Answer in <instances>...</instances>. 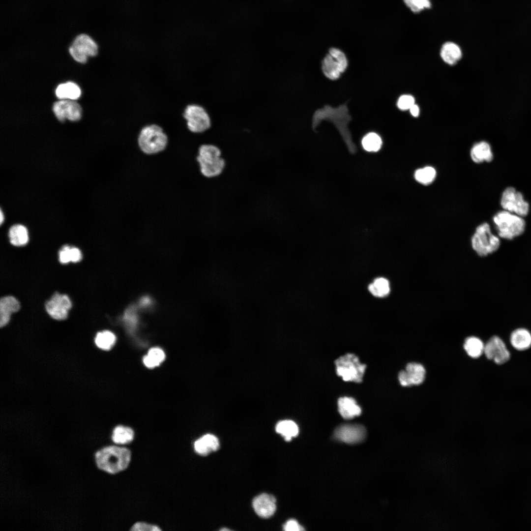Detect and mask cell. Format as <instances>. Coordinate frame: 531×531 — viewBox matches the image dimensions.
Masks as SVG:
<instances>
[{
    "label": "cell",
    "instance_id": "obj_19",
    "mask_svg": "<svg viewBox=\"0 0 531 531\" xmlns=\"http://www.w3.org/2000/svg\"><path fill=\"white\" fill-rule=\"evenodd\" d=\"M219 442L217 437L210 434H206L197 439L194 443L196 453L200 455L206 456L212 451L217 450Z\"/></svg>",
    "mask_w": 531,
    "mask_h": 531
},
{
    "label": "cell",
    "instance_id": "obj_15",
    "mask_svg": "<svg viewBox=\"0 0 531 531\" xmlns=\"http://www.w3.org/2000/svg\"><path fill=\"white\" fill-rule=\"evenodd\" d=\"M425 375V370L421 364L412 362L407 365L405 370L399 372L398 380L403 386L418 385L423 382Z\"/></svg>",
    "mask_w": 531,
    "mask_h": 531
},
{
    "label": "cell",
    "instance_id": "obj_28",
    "mask_svg": "<svg viewBox=\"0 0 531 531\" xmlns=\"http://www.w3.org/2000/svg\"><path fill=\"white\" fill-rule=\"evenodd\" d=\"M276 431L280 434L287 441H290L298 434V427L297 424L291 420H284L279 421L276 426Z\"/></svg>",
    "mask_w": 531,
    "mask_h": 531
},
{
    "label": "cell",
    "instance_id": "obj_13",
    "mask_svg": "<svg viewBox=\"0 0 531 531\" xmlns=\"http://www.w3.org/2000/svg\"><path fill=\"white\" fill-rule=\"evenodd\" d=\"M365 427L358 424H345L338 426L334 431V438L340 441L354 444L362 441L366 437Z\"/></svg>",
    "mask_w": 531,
    "mask_h": 531
},
{
    "label": "cell",
    "instance_id": "obj_6",
    "mask_svg": "<svg viewBox=\"0 0 531 531\" xmlns=\"http://www.w3.org/2000/svg\"><path fill=\"white\" fill-rule=\"evenodd\" d=\"M183 116L188 130L193 133H204L212 128L213 122L210 114L200 104L188 105L184 110Z\"/></svg>",
    "mask_w": 531,
    "mask_h": 531
},
{
    "label": "cell",
    "instance_id": "obj_16",
    "mask_svg": "<svg viewBox=\"0 0 531 531\" xmlns=\"http://www.w3.org/2000/svg\"><path fill=\"white\" fill-rule=\"evenodd\" d=\"M252 504L257 515L264 518L271 516L276 509L275 498L266 493L256 497L253 501Z\"/></svg>",
    "mask_w": 531,
    "mask_h": 531
},
{
    "label": "cell",
    "instance_id": "obj_27",
    "mask_svg": "<svg viewBox=\"0 0 531 531\" xmlns=\"http://www.w3.org/2000/svg\"><path fill=\"white\" fill-rule=\"evenodd\" d=\"M82 258V254L79 248L67 245L63 246L59 253V261L63 264L78 263Z\"/></svg>",
    "mask_w": 531,
    "mask_h": 531
},
{
    "label": "cell",
    "instance_id": "obj_4",
    "mask_svg": "<svg viewBox=\"0 0 531 531\" xmlns=\"http://www.w3.org/2000/svg\"><path fill=\"white\" fill-rule=\"evenodd\" d=\"M168 137L158 125L144 126L140 131L138 143L140 149L147 154H154L164 150L168 144Z\"/></svg>",
    "mask_w": 531,
    "mask_h": 531
},
{
    "label": "cell",
    "instance_id": "obj_33",
    "mask_svg": "<svg viewBox=\"0 0 531 531\" xmlns=\"http://www.w3.org/2000/svg\"><path fill=\"white\" fill-rule=\"evenodd\" d=\"M116 336L112 332L105 330L98 332L95 338L96 346L104 350H110L116 342Z\"/></svg>",
    "mask_w": 531,
    "mask_h": 531
},
{
    "label": "cell",
    "instance_id": "obj_20",
    "mask_svg": "<svg viewBox=\"0 0 531 531\" xmlns=\"http://www.w3.org/2000/svg\"><path fill=\"white\" fill-rule=\"evenodd\" d=\"M338 407L339 413L346 419L353 418L361 413L360 407L352 397L339 398L338 400Z\"/></svg>",
    "mask_w": 531,
    "mask_h": 531
},
{
    "label": "cell",
    "instance_id": "obj_9",
    "mask_svg": "<svg viewBox=\"0 0 531 531\" xmlns=\"http://www.w3.org/2000/svg\"><path fill=\"white\" fill-rule=\"evenodd\" d=\"M326 118L332 121L341 132L347 133L348 130L347 126L351 120V117L345 104L337 108L325 106L324 108L316 111L313 116V127H316L318 121L321 119Z\"/></svg>",
    "mask_w": 531,
    "mask_h": 531
},
{
    "label": "cell",
    "instance_id": "obj_23",
    "mask_svg": "<svg viewBox=\"0 0 531 531\" xmlns=\"http://www.w3.org/2000/svg\"><path fill=\"white\" fill-rule=\"evenodd\" d=\"M9 241L15 246H23L29 241V233L27 228L22 224L12 225L8 231Z\"/></svg>",
    "mask_w": 531,
    "mask_h": 531
},
{
    "label": "cell",
    "instance_id": "obj_12",
    "mask_svg": "<svg viewBox=\"0 0 531 531\" xmlns=\"http://www.w3.org/2000/svg\"><path fill=\"white\" fill-rule=\"evenodd\" d=\"M484 354L486 357L498 364H502L510 359V354L503 341L499 336L491 337L484 345Z\"/></svg>",
    "mask_w": 531,
    "mask_h": 531
},
{
    "label": "cell",
    "instance_id": "obj_38",
    "mask_svg": "<svg viewBox=\"0 0 531 531\" xmlns=\"http://www.w3.org/2000/svg\"><path fill=\"white\" fill-rule=\"evenodd\" d=\"M130 530L134 531H161V529L156 525L150 524L144 522H138L132 526Z\"/></svg>",
    "mask_w": 531,
    "mask_h": 531
},
{
    "label": "cell",
    "instance_id": "obj_22",
    "mask_svg": "<svg viewBox=\"0 0 531 531\" xmlns=\"http://www.w3.org/2000/svg\"><path fill=\"white\" fill-rule=\"evenodd\" d=\"M462 51L460 47L452 42L444 43L441 49V57L446 63L453 65L462 57Z\"/></svg>",
    "mask_w": 531,
    "mask_h": 531
},
{
    "label": "cell",
    "instance_id": "obj_18",
    "mask_svg": "<svg viewBox=\"0 0 531 531\" xmlns=\"http://www.w3.org/2000/svg\"><path fill=\"white\" fill-rule=\"evenodd\" d=\"M470 155L472 160L475 163L491 162L494 155L490 145L486 141L475 143L472 148Z\"/></svg>",
    "mask_w": 531,
    "mask_h": 531
},
{
    "label": "cell",
    "instance_id": "obj_24",
    "mask_svg": "<svg viewBox=\"0 0 531 531\" xmlns=\"http://www.w3.org/2000/svg\"><path fill=\"white\" fill-rule=\"evenodd\" d=\"M81 94L79 87L74 83L69 82L59 85L56 89L57 97L61 99L75 100Z\"/></svg>",
    "mask_w": 531,
    "mask_h": 531
},
{
    "label": "cell",
    "instance_id": "obj_11",
    "mask_svg": "<svg viewBox=\"0 0 531 531\" xmlns=\"http://www.w3.org/2000/svg\"><path fill=\"white\" fill-rule=\"evenodd\" d=\"M71 306V301L68 296L58 293H55L45 304L47 313L57 320L65 319Z\"/></svg>",
    "mask_w": 531,
    "mask_h": 531
},
{
    "label": "cell",
    "instance_id": "obj_29",
    "mask_svg": "<svg viewBox=\"0 0 531 531\" xmlns=\"http://www.w3.org/2000/svg\"><path fill=\"white\" fill-rule=\"evenodd\" d=\"M464 347L467 354L472 358H478L484 353V344L479 338L475 336L466 338Z\"/></svg>",
    "mask_w": 531,
    "mask_h": 531
},
{
    "label": "cell",
    "instance_id": "obj_1",
    "mask_svg": "<svg viewBox=\"0 0 531 531\" xmlns=\"http://www.w3.org/2000/svg\"><path fill=\"white\" fill-rule=\"evenodd\" d=\"M97 468L110 474H116L128 467L131 452L127 448L118 445H108L98 450L94 454Z\"/></svg>",
    "mask_w": 531,
    "mask_h": 531
},
{
    "label": "cell",
    "instance_id": "obj_40",
    "mask_svg": "<svg viewBox=\"0 0 531 531\" xmlns=\"http://www.w3.org/2000/svg\"><path fill=\"white\" fill-rule=\"evenodd\" d=\"M409 110H410V113H411V115L413 116L414 117H416L419 115V107H418L417 105H415V104L414 105H413L410 108V109Z\"/></svg>",
    "mask_w": 531,
    "mask_h": 531
},
{
    "label": "cell",
    "instance_id": "obj_37",
    "mask_svg": "<svg viewBox=\"0 0 531 531\" xmlns=\"http://www.w3.org/2000/svg\"><path fill=\"white\" fill-rule=\"evenodd\" d=\"M414 104V98L409 94L401 95L397 101V107L401 110H409Z\"/></svg>",
    "mask_w": 531,
    "mask_h": 531
},
{
    "label": "cell",
    "instance_id": "obj_7",
    "mask_svg": "<svg viewBox=\"0 0 531 531\" xmlns=\"http://www.w3.org/2000/svg\"><path fill=\"white\" fill-rule=\"evenodd\" d=\"M337 375L347 382L360 383L365 373L366 366L360 363L354 354H347L335 361Z\"/></svg>",
    "mask_w": 531,
    "mask_h": 531
},
{
    "label": "cell",
    "instance_id": "obj_2",
    "mask_svg": "<svg viewBox=\"0 0 531 531\" xmlns=\"http://www.w3.org/2000/svg\"><path fill=\"white\" fill-rule=\"evenodd\" d=\"M196 159L202 175L207 178L219 177L224 172L227 166L222 150L214 143L200 145Z\"/></svg>",
    "mask_w": 531,
    "mask_h": 531
},
{
    "label": "cell",
    "instance_id": "obj_31",
    "mask_svg": "<svg viewBox=\"0 0 531 531\" xmlns=\"http://www.w3.org/2000/svg\"><path fill=\"white\" fill-rule=\"evenodd\" d=\"M165 358L164 351L159 348L154 347L150 349L147 354L143 357V362L147 367L153 368L159 365Z\"/></svg>",
    "mask_w": 531,
    "mask_h": 531
},
{
    "label": "cell",
    "instance_id": "obj_21",
    "mask_svg": "<svg viewBox=\"0 0 531 531\" xmlns=\"http://www.w3.org/2000/svg\"><path fill=\"white\" fill-rule=\"evenodd\" d=\"M510 342L515 349L526 350L531 346V333L525 328H516L510 334Z\"/></svg>",
    "mask_w": 531,
    "mask_h": 531
},
{
    "label": "cell",
    "instance_id": "obj_30",
    "mask_svg": "<svg viewBox=\"0 0 531 531\" xmlns=\"http://www.w3.org/2000/svg\"><path fill=\"white\" fill-rule=\"evenodd\" d=\"M369 292L375 296L384 297L389 295L390 291L388 280L384 277L375 279L368 286Z\"/></svg>",
    "mask_w": 531,
    "mask_h": 531
},
{
    "label": "cell",
    "instance_id": "obj_26",
    "mask_svg": "<svg viewBox=\"0 0 531 531\" xmlns=\"http://www.w3.org/2000/svg\"><path fill=\"white\" fill-rule=\"evenodd\" d=\"M134 432L130 427L118 425L113 430L112 435L113 442L117 444H125L134 439Z\"/></svg>",
    "mask_w": 531,
    "mask_h": 531
},
{
    "label": "cell",
    "instance_id": "obj_17",
    "mask_svg": "<svg viewBox=\"0 0 531 531\" xmlns=\"http://www.w3.org/2000/svg\"><path fill=\"white\" fill-rule=\"evenodd\" d=\"M20 308L19 301L11 295L5 296L0 300V326L6 325L9 322L11 315Z\"/></svg>",
    "mask_w": 531,
    "mask_h": 531
},
{
    "label": "cell",
    "instance_id": "obj_42",
    "mask_svg": "<svg viewBox=\"0 0 531 531\" xmlns=\"http://www.w3.org/2000/svg\"><path fill=\"white\" fill-rule=\"evenodd\" d=\"M149 302L148 298H145L142 300V303L143 304H146Z\"/></svg>",
    "mask_w": 531,
    "mask_h": 531
},
{
    "label": "cell",
    "instance_id": "obj_25",
    "mask_svg": "<svg viewBox=\"0 0 531 531\" xmlns=\"http://www.w3.org/2000/svg\"><path fill=\"white\" fill-rule=\"evenodd\" d=\"M322 68L324 74L332 80L338 79L343 73L338 61L329 53L323 60Z\"/></svg>",
    "mask_w": 531,
    "mask_h": 531
},
{
    "label": "cell",
    "instance_id": "obj_35",
    "mask_svg": "<svg viewBox=\"0 0 531 531\" xmlns=\"http://www.w3.org/2000/svg\"><path fill=\"white\" fill-rule=\"evenodd\" d=\"M406 5L413 13H418L427 8H430L431 3L430 0H403Z\"/></svg>",
    "mask_w": 531,
    "mask_h": 531
},
{
    "label": "cell",
    "instance_id": "obj_34",
    "mask_svg": "<svg viewBox=\"0 0 531 531\" xmlns=\"http://www.w3.org/2000/svg\"><path fill=\"white\" fill-rule=\"evenodd\" d=\"M382 145L381 138L379 135L374 132L366 134L362 140L363 148L367 151L376 152L381 148Z\"/></svg>",
    "mask_w": 531,
    "mask_h": 531
},
{
    "label": "cell",
    "instance_id": "obj_10",
    "mask_svg": "<svg viewBox=\"0 0 531 531\" xmlns=\"http://www.w3.org/2000/svg\"><path fill=\"white\" fill-rule=\"evenodd\" d=\"M98 51V47L95 41L84 33L77 35L69 48L72 57L80 63H85L88 57L95 56Z\"/></svg>",
    "mask_w": 531,
    "mask_h": 531
},
{
    "label": "cell",
    "instance_id": "obj_36",
    "mask_svg": "<svg viewBox=\"0 0 531 531\" xmlns=\"http://www.w3.org/2000/svg\"><path fill=\"white\" fill-rule=\"evenodd\" d=\"M329 54L338 61L342 72H344L348 66V61L345 54L341 50L336 48H331L329 50Z\"/></svg>",
    "mask_w": 531,
    "mask_h": 531
},
{
    "label": "cell",
    "instance_id": "obj_41",
    "mask_svg": "<svg viewBox=\"0 0 531 531\" xmlns=\"http://www.w3.org/2000/svg\"><path fill=\"white\" fill-rule=\"evenodd\" d=\"M4 220V214L1 210L0 211V223L1 225Z\"/></svg>",
    "mask_w": 531,
    "mask_h": 531
},
{
    "label": "cell",
    "instance_id": "obj_39",
    "mask_svg": "<svg viewBox=\"0 0 531 531\" xmlns=\"http://www.w3.org/2000/svg\"><path fill=\"white\" fill-rule=\"evenodd\" d=\"M283 529L286 531H299L304 530L298 522L294 519L288 520L283 526Z\"/></svg>",
    "mask_w": 531,
    "mask_h": 531
},
{
    "label": "cell",
    "instance_id": "obj_14",
    "mask_svg": "<svg viewBox=\"0 0 531 531\" xmlns=\"http://www.w3.org/2000/svg\"><path fill=\"white\" fill-rule=\"evenodd\" d=\"M53 110L57 118L62 122L66 119L77 121L81 118L82 108L74 100L62 99L57 101L54 103Z\"/></svg>",
    "mask_w": 531,
    "mask_h": 531
},
{
    "label": "cell",
    "instance_id": "obj_32",
    "mask_svg": "<svg viewBox=\"0 0 531 531\" xmlns=\"http://www.w3.org/2000/svg\"><path fill=\"white\" fill-rule=\"evenodd\" d=\"M436 175V171L433 167L426 166L416 170L414 174V177L419 183L427 185L434 181Z\"/></svg>",
    "mask_w": 531,
    "mask_h": 531
},
{
    "label": "cell",
    "instance_id": "obj_8",
    "mask_svg": "<svg viewBox=\"0 0 531 531\" xmlns=\"http://www.w3.org/2000/svg\"><path fill=\"white\" fill-rule=\"evenodd\" d=\"M500 205L503 210L523 217H526L530 211V204L523 194L512 186L507 187L503 191Z\"/></svg>",
    "mask_w": 531,
    "mask_h": 531
},
{
    "label": "cell",
    "instance_id": "obj_5",
    "mask_svg": "<svg viewBox=\"0 0 531 531\" xmlns=\"http://www.w3.org/2000/svg\"><path fill=\"white\" fill-rule=\"evenodd\" d=\"M501 238L494 234L488 223L478 225L471 239L473 250L480 257H484L497 252L501 244Z\"/></svg>",
    "mask_w": 531,
    "mask_h": 531
},
{
    "label": "cell",
    "instance_id": "obj_3",
    "mask_svg": "<svg viewBox=\"0 0 531 531\" xmlns=\"http://www.w3.org/2000/svg\"><path fill=\"white\" fill-rule=\"evenodd\" d=\"M493 221L497 235L505 240H513L522 235L526 228L524 217L503 209L493 216Z\"/></svg>",
    "mask_w": 531,
    "mask_h": 531
}]
</instances>
